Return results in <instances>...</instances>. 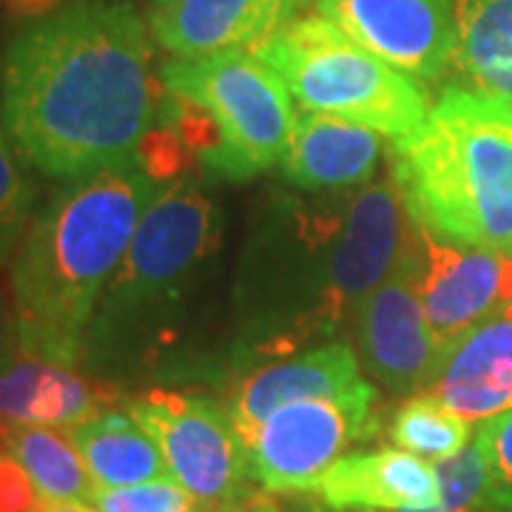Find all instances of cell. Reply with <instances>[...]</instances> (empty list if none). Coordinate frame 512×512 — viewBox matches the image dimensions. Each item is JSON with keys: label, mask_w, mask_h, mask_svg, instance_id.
Masks as SVG:
<instances>
[{"label": "cell", "mask_w": 512, "mask_h": 512, "mask_svg": "<svg viewBox=\"0 0 512 512\" xmlns=\"http://www.w3.org/2000/svg\"><path fill=\"white\" fill-rule=\"evenodd\" d=\"M163 92L134 6L80 0L23 29L3 60V128L57 180L140 165Z\"/></svg>", "instance_id": "6da1fadb"}, {"label": "cell", "mask_w": 512, "mask_h": 512, "mask_svg": "<svg viewBox=\"0 0 512 512\" xmlns=\"http://www.w3.org/2000/svg\"><path fill=\"white\" fill-rule=\"evenodd\" d=\"M151 197L154 177L126 165L74 180L37 217L12 268L23 353L63 367L83 359L94 311Z\"/></svg>", "instance_id": "7a4b0ae2"}, {"label": "cell", "mask_w": 512, "mask_h": 512, "mask_svg": "<svg viewBox=\"0 0 512 512\" xmlns=\"http://www.w3.org/2000/svg\"><path fill=\"white\" fill-rule=\"evenodd\" d=\"M393 183L424 234L512 254V103L447 89L396 137Z\"/></svg>", "instance_id": "3957f363"}, {"label": "cell", "mask_w": 512, "mask_h": 512, "mask_svg": "<svg viewBox=\"0 0 512 512\" xmlns=\"http://www.w3.org/2000/svg\"><path fill=\"white\" fill-rule=\"evenodd\" d=\"M254 55L305 111L342 117L384 137H404L427 114V94L410 74L373 55L325 15H305L262 40Z\"/></svg>", "instance_id": "277c9868"}, {"label": "cell", "mask_w": 512, "mask_h": 512, "mask_svg": "<svg viewBox=\"0 0 512 512\" xmlns=\"http://www.w3.org/2000/svg\"><path fill=\"white\" fill-rule=\"evenodd\" d=\"M160 80L165 94L194 106L211 126V146L202 151L208 171L251 180L285 160L299 117L282 77L254 52L171 60Z\"/></svg>", "instance_id": "5b68a950"}, {"label": "cell", "mask_w": 512, "mask_h": 512, "mask_svg": "<svg viewBox=\"0 0 512 512\" xmlns=\"http://www.w3.org/2000/svg\"><path fill=\"white\" fill-rule=\"evenodd\" d=\"M214 237L217 211L194 185L174 183L154 194L100 299L103 322H114L180 291L208 256Z\"/></svg>", "instance_id": "8992f818"}, {"label": "cell", "mask_w": 512, "mask_h": 512, "mask_svg": "<svg viewBox=\"0 0 512 512\" xmlns=\"http://www.w3.org/2000/svg\"><path fill=\"white\" fill-rule=\"evenodd\" d=\"M128 413L157 441L168 476L200 507L217 510L242 498L251 464L231 410L191 393L151 390Z\"/></svg>", "instance_id": "52a82bcc"}, {"label": "cell", "mask_w": 512, "mask_h": 512, "mask_svg": "<svg viewBox=\"0 0 512 512\" xmlns=\"http://www.w3.org/2000/svg\"><path fill=\"white\" fill-rule=\"evenodd\" d=\"M373 384L350 396H322L274 410L242 439L251 476L268 493H308L353 441L373 433Z\"/></svg>", "instance_id": "ba28073f"}, {"label": "cell", "mask_w": 512, "mask_h": 512, "mask_svg": "<svg viewBox=\"0 0 512 512\" xmlns=\"http://www.w3.org/2000/svg\"><path fill=\"white\" fill-rule=\"evenodd\" d=\"M356 333L367 373L390 393L427 390L439 376L447 353L433 339L421 305L419 228L410 231L390 276L367 296Z\"/></svg>", "instance_id": "9c48e42d"}, {"label": "cell", "mask_w": 512, "mask_h": 512, "mask_svg": "<svg viewBox=\"0 0 512 512\" xmlns=\"http://www.w3.org/2000/svg\"><path fill=\"white\" fill-rule=\"evenodd\" d=\"M413 222L404 214L396 183L367 185L345 208V222L325 265L313 328L330 333L359 316L367 296L382 285L402 256Z\"/></svg>", "instance_id": "30bf717a"}, {"label": "cell", "mask_w": 512, "mask_h": 512, "mask_svg": "<svg viewBox=\"0 0 512 512\" xmlns=\"http://www.w3.org/2000/svg\"><path fill=\"white\" fill-rule=\"evenodd\" d=\"M356 43L413 80H436L456 49L453 0H316Z\"/></svg>", "instance_id": "8fae6325"}, {"label": "cell", "mask_w": 512, "mask_h": 512, "mask_svg": "<svg viewBox=\"0 0 512 512\" xmlns=\"http://www.w3.org/2000/svg\"><path fill=\"white\" fill-rule=\"evenodd\" d=\"M421 237V305L433 339L450 356L464 333L504 308L507 254Z\"/></svg>", "instance_id": "7c38bea8"}, {"label": "cell", "mask_w": 512, "mask_h": 512, "mask_svg": "<svg viewBox=\"0 0 512 512\" xmlns=\"http://www.w3.org/2000/svg\"><path fill=\"white\" fill-rule=\"evenodd\" d=\"M308 0H148V32L177 60L254 52Z\"/></svg>", "instance_id": "4fadbf2b"}, {"label": "cell", "mask_w": 512, "mask_h": 512, "mask_svg": "<svg viewBox=\"0 0 512 512\" xmlns=\"http://www.w3.org/2000/svg\"><path fill=\"white\" fill-rule=\"evenodd\" d=\"M333 512H399L441 507L436 467L407 450L353 453L333 461L308 490Z\"/></svg>", "instance_id": "5bb4252c"}, {"label": "cell", "mask_w": 512, "mask_h": 512, "mask_svg": "<svg viewBox=\"0 0 512 512\" xmlns=\"http://www.w3.org/2000/svg\"><path fill=\"white\" fill-rule=\"evenodd\" d=\"M365 387H370V382L362 379L359 359L350 345L330 342L254 370L237 384L228 410L239 436L245 439L259 421L285 404L322 396H350Z\"/></svg>", "instance_id": "9a60e30c"}, {"label": "cell", "mask_w": 512, "mask_h": 512, "mask_svg": "<svg viewBox=\"0 0 512 512\" xmlns=\"http://www.w3.org/2000/svg\"><path fill=\"white\" fill-rule=\"evenodd\" d=\"M424 393L470 424L512 410L510 313H495L464 333Z\"/></svg>", "instance_id": "2e32d148"}, {"label": "cell", "mask_w": 512, "mask_h": 512, "mask_svg": "<svg viewBox=\"0 0 512 512\" xmlns=\"http://www.w3.org/2000/svg\"><path fill=\"white\" fill-rule=\"evenodd\" d=\"M382 157L379 131L342 117L308 111L296 120L285 151V180L299 188H350L365 185Z\"/></svg>", "instance_id": "e0dca14e"}, {"label": "cell", "mask_w": 512, "mask_h": 512, "mask_svg": "<svg viewBox=\"0 0 512 512\" xmlns=\"http://www.w3.org/2000/svg\"><path fill=\"white\" fill-rule=\"evenodd\" d=\"M100 393L72 367L18 350L0 365V421L74 427L100 413Z\"/></svg>", "instance_id": "ac0fdd59"}, {"label": "cell", "mask_w": 512, "mask_h": 512, "mask_svg": "<svg viewBox=\"0 0 512 512\" xmlns=\"http://www.w3.org/2000/svg\"><path fill=\"white\" fill-rule=\"evenodd\" d=\"M66 430L86 461L97 490L171 478L157 441L131 413L100 410Z\"/></svg>", "instance_id": "d6986e66"}, {"label": "cell", "mask_w": 512, "mask_h": 512, "mask_svg": "<svg viewBox=\"0 0 512 512\" xmlns=\"http://www.w3.org/2000/svg\"><path fill=\"white\" fill-rule=\"evenodd\" d=\"M453 63L470 89L512 103V0H453Z\"/></svg>", "instance_id": "ffe728a7"}, {"label": "cell", "mask_w": 512, "mask_h": 512, "mask_svg": "<svg viewBox=\"0 0 512 512\" xmlns=\"http://www.w3.org/2000/svg\"><path fill=\"white\" fill-rule=\"evenodd\" d=\"M0 439L32 476L43 501L92 504L97 484L66 427L52 424H3Z\"/></svg>", "instance_id": "44dd1931"}, {"label": "cell", "mask_w": 512, "mask_h": 512, "mask_svg": "<svg viewBox=\"0 0 512 512\" xmlns=\"http://www.w3.org/2000/svg\"><path fill=\"white\" fill-rule=\"evenodd\" d=\"M390 436L399 450L436 464L456 456L470 444V421L450 413L433 396L419 393L396 413Z\"/></svg>", "instance_id": "7402d4cb"}, {"label": "cell", "mask_w": 512, "mask_h": 512, "mask_svg": "<svg viewBox=\"0 0 512 512\" xmlns=\"http://www.w3.org/2000/svg\"><path fill=\"white\" fill-rule=\"evenodd\" d=\"M441 481L444 512H512L510 498L498 487L481 450L467 444L461 453L433 464Z\"/></svg>", "instance_id": "603a6c76"}, {"label": "cell", "mask_w": 512, "mask_h": 512, "mask_svg": "<svg viewBox=\"0 0 512 512\" xmlns=\"http://www.w3.org/2000/svg\"><path fill=\"white\" fill-rule=\"evenodd\" d=\"M92 507L97 512H194L200 504L174 478H157L131 487L97 490Z\"/></svg>", "instance_id": "cb8c5ba5"}, {"label": "cell", "mask_w": 512, "mask_h": 512, "mask_svg": "<svg viewBox=\"0 0 512 512\" xmlns=\"http://www.w3.org/2000/svg\"><path fill=\"white\" fill-rule=\"evenodd\" d=\"M29 205V185L20 174V165L12 151V140L0 131V234L15 231Z\"/></svg>", "instance_id": "d4e9b609"}, {"label": "cell", "mask_w": 512, "mask_h": 512, "mask_svg": "<svg viewBox=\"0 0 512 512\" xmlns=\"http://www.w3.org/2000/svg\"><path fill=\"white\" fill-rule=\"evenodd\" d=\"M476 447L487 458L498 487L512 504V410L484 421L476 433Z\"/></svg>", "instance_id": "484cf974"}, {"label": "cell", "mask_w": 512, "mask_h": 512, "mask_svg": "<svg viewBox=\"0 0 512 512\" xmlns=\"http://www.w3.org/2000/svg\"><path fill=\"white\" fill-rule=\"evenodd\" d=\"M43 504L32 476L12 453H0V512H35Z\"/></svg>", "instance_id": "4316f807"}, {"label": "cell", "mask_w": 512, "mask_h": 512, "mask_svg": "<svg viewBox=\"0 0 512 512\" xmlns=\"http://www.w3.org/2000/svg\"><path fill=\"white\" fill-rule=\"evenodd\" d=\"M20 350L18 342V322H15V311L6 308L3 296H0V365L9 362Z\"/></svg>", "instance_id": "83f0119b"}, {"label": "cell", "mask_w": 512, "mask_h": 512, "mask_svg": "<svg viewBox=\"0 0 512 512\" xmlns=\"http://www.w3.org/2000/svg\"><path fill=\"white\" fill-rule=\"evenodd\" d=\"M12 15H23V18H46L57 9H63L66 0H0Z\"/></svg>", "instance_id": "f1b7e54d"}, {"label": "cell", "mask_w": 512, "mask_h": 512, "mask_svg": "<svg viewBox=\"0 0 512 512\" xmlns=\"http://www.w3.org/2000/svg\"><path fill=\"white\" fill-rule=\"evenodd\" d=\"M217 512H285L279 504H274L271 498H262V495H254V498H237L225 507H217Z\"/></svg>", "instance_id": "f546056e"}, {"label": "cell", "mask_w": 512, "mask_h": 512, "mask_svg": "<svg viewBox=\"0 0 512 512\" xmlns=\"http://www.w3.org/2000/svg\"><path fill=\"white\" fill-rule=\"evenodd\" d=\"M35 512H97L92 504L83 501H43Z\"/></svg>", "instance_id": "4dcf8cb0"}, {"label": "cell", "mask_w": 512, "mask_h": 512, "mask_svg": "<svg viewBox=\"0 0 512 512\" xmlns=\"http://www.w3.org/2000/svg\"><path fill=\"white\" fill-rule=\"evenodd\" d=\"M399 512H444L441 507H436V510H399Z\"/></svg>", "instance_id": "1f68e13d"}]
</instances>
